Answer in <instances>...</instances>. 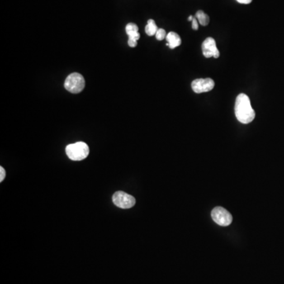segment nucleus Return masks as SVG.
Returning <instances> with one entry per match:
<instances>
[{
  "label": "nucleus",
  "instance_id": "1",
  "mask_svg": "<svg viewBox=\"0 0 284 284\" xmlns=\"http://www.w3.org/2000/svg\"><path fill=\"white\" fill-rule=\"evenodd\" d=\"M235 116L241 124H248L253 121L255 111L251 106L250 100L244 93H241L237 96L234 105Z\"/></svg>",
  "mask_w": 284,
  "mask_h": 284
},
{
  "label": "nucleus",
  "instance_id": "2",
  "mask_svg": "<svg viewBox=\"0 0 284 284\" xmlns=\"http://www.w3.org/2000/svg\"><path fill=\"white\" fill-rule=\"evenodd\" d=\"M66 153L70 159L74 161L82 160L86 159L89 154V148L85 142H77L74 144L67 145Z\"/></svg>",
  "mask_w": 284,
  "mask_h": 284
},
{
  "label": "nucleus",
  "instance_id": "3",
  "mask_svg": "<svg viewBox=\"0 0 284 284\" xmlns=\"http://www.w3.org/2000/svg\"><path fill=\"white\" fill-rule=\"evenodd\" d=\"M86 86V81L81 73H73L66 79L64 87L68 92L77 94L82 92Z\"/></svg>",
  "mask_w": 284,
  "mask_h": 284
},
{
  "label": "nucleus",
  "instance_id": "4",
  "mask_svg": "<svg viewBox=\"0 0 284 284\" xmlns=\"http://www.w3.org/2000/svg\"><path fill=\"white\" fill-rule=\"evenodd\" d=\"M112 201L117 207L124 209H130L136 203V200L134 196L128 195L124 191H118L115 193V195H113Z\"/></svg>",
  "mask_w": 284,
  "mask_h": 284
},
{
  "label": "nucleus",
  "instance_id": "5",
  "mask_svg": "<svg viewBox=\"0 0 284 284\" xmlns=\"http://www.w3.org/2000/svg\"><path fill=\"white\" fill-rule=\"evenodd\" d=\"M212 218L213 220L222 227H228L232 223L231 214L222 207H215L212 211Z\"/></svg>",
  "mask_w": 284,
  "mask_h": 284
},
{
  "label": "nucleus",
  "instance_id": "6",
  "mask_svg": "<svg viewBox=\"0 0 284 284\" xmlns=\"http://www.w3.org/2000/svg\"><path fill=\"white\" fill-rule=\"evenodd\" d=\"M191 86L194 92L200 94L213 90L215 87V82L212 78H199L193 81Z\"/></svg>",
  "mask_w": 284,
  "mask_h": 284
},
{
  "label": "nucleus",
  "instance_id": "7",
  "mask_svg": "<svg viewBox=\"0 0 284 284\" xmlns=\"http://www.w3.org/2000/svg\"><path fill=\"white\" fill-rule=\"evenodd\" d=\"M202 53L205 58H211L214 57L215 59H218L220 53L216 47L215 40L213 37H208L203 42Z\"/></svg>",
  "mask_w": 284,
  "mask_h": 284
},
{
  "label": "nucleus",
  "instance_id": "8",
  "mask_svg": "<svg viewBox=\"0 0 284 284\" xmlns=\"http://www.w3.org/2000/svg\"><path fill=\"white\" fill-rule=\"evenodd\" d=\"M125 32L129 36L128 45L135 48L138 45V40L140 39V34L138 33V27L136 24L129 23L125 26Z\"/></svg>",
  "mask_w": 284,
  "mask_h": 284
},
{
  "label": "nucleus",
  "instance_id": "9",
  "mask_svg": "<svg viewBox=\"0 0 284 284\" xmlns=\"http://www.w3.org/2000/svg\"><path fill=\"white\" fill-rule=\"evenodd\" d=\"M166 40H167V46L169 47L171 49L177 48L180 46L182 44V40L178 34H176L175 32H170L169 34H167L166 36Z\"/></svg>",
  "mask_w": 284,
  "mask_h": 284
},
{
  "label": "nucleus",
  "instance_id": "10",
  "mask_svg": "<svg viewBox=\"0 0 284 284\" xmlns=\"http://www.w3.org/2000/svg\"><path fill=\"white\" fill-rule=\"evenodd\" d=\"M158 30L159 29L157 27V24L155 22L154 20L149 19L146 26H145V33H146L147 35L149 36H153L156 35Z\"/></svg>",
  "mask_w": 284,
  "mask_h": 284
},
{
  "label": "nucleus",
  "instance_id": "11",
  "mask_svg": "<svg viewBox=\"0 0 284 284\" xmlns=\"http://www.w3.org/2000/svg\"><path fill=\"white\" fill-rule=\"evenodd\" d=\"M195 17L197 19V21H198L200 25H203V26H207V25H209L210 19H209V15H208L207 14H205L204 11H197V12L196 13Z\"/></svg>",
  "mask_w": 284,
  "mask_h": 284
},
{
  "label": "nucleus",
  "instance_id": "12",
  "mask_svg": "<svg viewBox=\"0 0 284 284\" xmlns=\"http://www.w3.org/2000/svg\"><path fill=\"white\" fill-rule=\"evenodd\" d=\"M166 36H167V34L163 29H159L156 34V38L158 40H163Z\"/></svg>",
  "mask_w": 284,
  "mask_h": 284
},
{
  "label": "nucleus",
  "instance_id": "13",
  "mask_svg": "<svg viewBox=\"0 0 284 284\" xmlns=\"http://www.w3.org/2000/svg\"><path fill=\"white\" fill-rule=\"evenodd\" d=\"M199 28V22L196 17H194L192 20V29L193 30H197Z\"/></svg>",
  "mask_w": 284,
  "mask_h": 284
},
{
  "label": "nucleus",
  "instance_id": "14",
  "mask_svg": "<svg viewBox=\"0 0 284 284\" xmlns=\"http://www.w3.org/2000/svg\"><path fill=\"white\" fill-rule=\"evenodd\" d=\"M5 176H6V172H5L4 168L0 167V182H2L4 180Z\"/></svg>",
  "mask_w": 284,
  "mask_h": 284
},
{
  "label": "nucleus",
  "instance_id": "15",
  "mask_svg": "<svg viewBox=\"0 0 284 284\" xmlns=\"http://www.w3.org/2000/svg\"><path fill=\"white\" fill-rule=\"evenodd\" d=\"M236 1L242 4H249L253 0H236Z\"/></svg>",
  "mask_w": 284,
  "mask_h": 284
},
{
  "label": "nucleus",
  "instance_id": "16",
  "mask_svg": "<svg viewBox=\"0 0 284 284\" xmlns=\"http://www.w3.org/2000/svg\"><path fill=\"white\" fill-rule=\"evenodd\" d=\"M193 18H194V17H193L192 15H190V17L188 18V21H192Z\"/></svg>",
  "mask_w": 284,
  "mask_h": 284
}]
</instances>
